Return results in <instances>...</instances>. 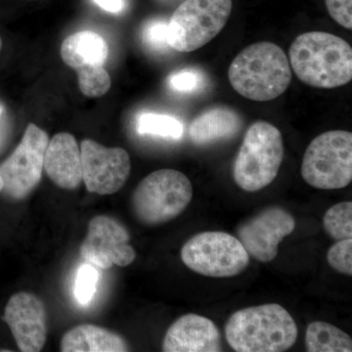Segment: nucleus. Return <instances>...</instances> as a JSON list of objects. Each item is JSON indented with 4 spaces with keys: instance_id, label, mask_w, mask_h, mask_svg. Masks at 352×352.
<instances>
[{
    "instance_id": "nucleus-17",
    "label": "nucleus",
    "mask_w": 352,
    "mask_h": 352,
    "mask_svg": "<svg viewBox=\"0 0 352 352\" xmlns=\"http://www.w3.org/2000/svg\"><path fill=\"white\" fill-rule=\"evenodd\" d=\"M243 126L239 113L228 107H214L200 113L189 127V136L197 146L212 144L237 135Z\"/></svg>"
},
{
    "instance_id": "nucleus-11",
    "label": "nucleus",
    "mask_w": 352,
    "mask_h": 352,
    "mask_svg": "<svg viewBox=\"0 0 352 352\" xmlns=\"http://www.w3.org/2000/svg\"><path fill=\"white\" fill-rule=\"evenodd\" d=\"M82 180L90 193L112 195L126 184L131 175L129 153L122 148H107L91 139L80 144Z\"/></svg>"
},
{
    "instance_id": "nucleus-22",
    "label": "nucleus",
    "mask_w": 352,
    "mask_h": 352,
    "mask_svg": "<svg viewBox=\"0 0 352 352\" xmlns=\"http://www.w3.org/2000/svg\"><path fill=\"white\" fill-rule=\"evenodd\" d=\"M205 74L201 69L187 68L175 72L168 78V85L171 90L179 94H193L206 85Z\"/></svg>"
},
{
    "instance_id": "nucleus-10",
    "label": "nucleus",
    "mask_w": 352,
    "mask_h": 352,
    "mask_svg": "<svg viewBox=\"0 0 352 352\" xmlns=\"http://www.w3.org/2000/svg\"><path fill=\"white\" fill-rule=\"evenodd\" d=\"M48 142L50 138L43 129L34 124H28L19 145L0 166L2 191L7 196L22 200L38 186Z\"/></svg>"
},
{
    "instance_id": "nucleus-4",
    "label": "nucleus",
    "mask_w": 352,
    "mask_h": 352,
    "mask_svg": "<svg viewBox=\"0 0 352 352\" xmlns=\"http://www.w3.org/2000/svg\"><path fill=\"white\" fill-rule=\"evenodd\" d=\"M285 155L283 136L267 122H254L245 132L233 166L236 184L258 192L274 182Z\"/></svg>"
},
{
    "instance_id": "nucleus-6",
    "label": "nucleus",
    "mask_w": 352,
    "mask_h": 352,
    "mask_svg": "<svg viewBox=\"0 0 352 352\" xmlns=\"http://www.w3.org/2000/svg\"><path fill=\"white\" fill-rule=\"evenodd\" d=\"M232 0H185L168 22V43L178 52H192L212 41L226 27Z\"/></svg>"
},
{
    "instance_id": "nucleus-20",
    "label": "nucleus",
    "mask_w": 352,
    "mask_h": 352,
    "mask_svg": "<svg viewBox=\"0 0 352 352\" xmlns=\"http://www.w3.org/2000/svg\"><path fill=\"white\" fill-rule=\"evenodd\" d=\"M136 131L141 135L157 136L176 140L182 138L184 126L179 120L173 116L142 113L136 120Z\"/></svg>"
},
{
    "instance_id": "nucleus-25",
    "label": "nucleus",
    "mask_w": 352,
    "mask_h": 352,
    "mask_svg": "<svg viewBox=\"0 0 352 352\" xmlns=\"http://www.w3.org/2000/svg\"><path fill=\"white\" fill-rule=\"evenodd\" d=\"M327 261L338 272L352 276V240L338 241L329 250Z\"/></svg>"
},
{
    "instance_id": "nucleus-14",
    "label": "nucleus",
    "mask_w": 352,
    "mask_h": 352,
    "mask_svg": "<svg viewBox=\"0 0 352 352\" xmlns=\"http://www.w3.org/2000/svg\"><path fill=\"white\" fill-rule=\"evenodd\" d=\"M3 320L21 351L38 352L43 349L47 338L46 311L38 296L25 292L11 296L4 310Z\"/></svg>"
},
{
    "instance_id": "nucleus-28",
    "label": "nucleus",
    "mask_w": 352,
    "mask_h": 352,
    "mask_svg": "<svg viewBox=\"0 0 352 352\" xmlns=\"http://www.w3.org/2000/svg\"><path fill=\"white\" fill-rule=\"evenodd\" d=\"M156 1L160 6L176 8V7L180 6L182 2H184L185 0H156Z\"/></svg>"
},
{
    "instance_id": "nucleus-9",
    "label": "nucleus",
    "mask_w": 352,
    "mask_h": 352,
    "mask_svg": "<svg viewBox=\"0 0 352 352\" xmlns=\"http://www.w3.org/2000/svg\"><path fill=\"white\" fill-rule=\"evenodd\" d=\"M60 54L64 63L78 74L83 95L97 98L110 90L112 80L105 69L109 46L100 34L90 31L71 34L62 43Z\"/></svg>"
},
{
    "instance_id": "nucleus-18",
    "label": "nucleus",
    "mask_w": 352,
    "mask_h": 352,
    "mask_svg": "<svg viewBox=\"0 0 352 352\" xmlns=\"http://www.w3.org/2000/svg\"><path fill=\"white\" fill-rule=\"evenodd\" d=\"M63 352H124L129 351L126 340L107 329L83 324L68 331L61 340Z\"/></svg>"
},
{
    "instance_id": "nucleus-31",
    "label": "nucleus",
    "mask_w": 352,
    "mask_h": 352,
    "mask_svg": "<svg viewBox=\"0 0 352 352\" xmlns=\"http://www.w3.org/2000/svg\"><path fill=\"white\" fill-rule=\"evenodd\" d=\"M1 111H2V110H1V107H0V113H1Z\"/></svg>"
},
{
    "instance_id": "nucleus-19",
    "label": "nucleus",
    "mask_w": 352,
    "mask_h": 352,
    "mask_svg": "<svg viewBox=\"0 0 352 352\" xmlns=\"http://www.w3.org/2000/svg\"><path fill=\"white\" fill-rule=\"evenodd\" d=\"M305 346L309 352H351L352 340L335 325L315 321L307 326Z\"/></svg>"
},
{
    "instance_id": "nucleus-26",
    "label": "nucleus",
    "mask_w": 352,
    "mask_h": 352,
    "mask_svg": "<svg viewBox=\"0 0 352 352\" xmlns=\"http://www.w3.org/2000/svg\"><path fill=\"white\" fill-rule=\"evenodd\" d=\"M331 17L347 30L352 29V0H325Z\"/></svg>"
},
{
    "instance_id": "nucleus-21",
    "label": "nucleus",
    "mask_w": 352,
    "mask_h": 352,
    "mask_svg": "<svg viewBox=\"0 0 352 352\" xmlns=\"http://www.w3.org/2000/svg\"><path fill=\"white\" fill-rule=\"evenodd\" d=\"M326 232L333 239L340 241L352 238V203L342 201L329 208L323 217Z\"/></svg>"
},
{
    "instance_id": "nucleus-30",
    "label": "nucleus",
    "mask_w": 352,
    "mask_h": 352,
    "mask_svg": "<svg viewBox=\"0 0 352 352\" xmlns=\"http://www.w3.org/2000/svg\"><path fill=\"white\" fill-rule=\"evenodd\" d=\"M1 46H2V41H1V38H0V50H1Z\"/></svg>"
},
{
    "instance_id": "nucleus-2",
    "label": "nucleus",
    "mask_w": 352,
    "mask_h": 352,
    "mask_svg": "<svg viewBox=\"0 0 352 352\" xmlns=\"http://www.w3.org/2000/svg\"><path fill=\"white\" fill-rule=\"evenodd\" d=\"M231 87L245 98L267 102L288 89L292 68L283 50L270 41L248 46L228 69Z\"/></svg>"
},
{
    "instance_id": "nucleus-29",
    "label": "nucleus",
    "mask_w": 352,
    "mask_h": 352,
    "mask_svg": "<svg viewBox=\"0 0 352 352\" xmlns=\"http://www.w3.org/2000/svg\"><path fill=\"white\" fill-rule=\"evenodd\" d=\"M2 188H3V182H2L1 177H0V192L2 191Z\"/></svg>"
},
{
    "instance_id": "nucleus-8",
    "label": "nucleus",
    "mask_w": 352,
    "mask_h": 352,
    "mask_svg": "<svg viewBox=\"0 0 352 352\" xmlns=\"http://www.w3.org/2000/svg\"><path fill=\"white\" fill-rule=\"evenodd\" d=\"M183 263L204 276H237L248 267L250 256L238 238L221 231H207L190 238L182 249Z\"/></svg>"
},
{
    "instance_id": "nucleus-24",
    "label": "nucleus",
    "mask_w": 352,
    "mask_h": 352,
    "mask_svg": "<svg viewBox=\"0 0 352 352\" xmlns=\"http://www.w3.org/2000/svg\"><path fill=\"white\" fill-rule=\"evenodd\" d=\"M143 43L149 50L157 53H164L170 50L168 43V22L156 19L150 21L142 31Z\"/></svg>"
},
{
    "instance_id": "nucleus-7",
    "label": "nucleus",
    "mask_w": 352,
    "mask_h": 352,
    "mask_svg": "<svg viewBox=\"0 0 352 352\" xmlns=\"http://www.w3.org/2000/svg\"><path fill=\"white\" fill-rule=\"evenodd\" d=\"M302 176L310 186L338 190L352 180V133L331 131L315 138L308 145L302 163Z\"/></svg>"
},
{
    "instance_id": "nucleus-3",
    "label": "nucleus",
    "mask_w": 352,
    "mask_h": 352,
    "mask_svg": "<svg viewBox=\"0 0 352 352\" xmlns=\"http://www.w3.org/2000/svg\"><path fill=\"white\" fill-rule=\"evenodd\" d=\"M226 338L237 352H282L298 339L292 315L277 303L238 310L228 319Z\"/></svg>"
},
{
    "instance_id": "nucleus-5",
    "label": "nucleus",
    "mask_w": 352,
    "mask_h": 352,
    "mask_svg": "<svg viewBox=\"0 0 352 352\" xmlns=\"http://www.w3.org/2000/svg\"><path fill=\"white\" fill-rule=\"evenodd\" d=\"M193 198V187L184 173L164 168L146 176L132 195V210L146 226H159L184 212Z\"/></svg>"
},
{
    "instance_id": "nucleus-1",
    "label": "nucleus",
    "mask_w": 352,
    "mask_h": 352,
    "mask_svg": "<svg viewBox=\"0 0 352 352\" xmlns=\"http://www.w3.org/2000/svg\"><path fill=\"white\" fill-rule=\"evenodd\" d=\"M289 66L305 85L336 88L352 80V50L344 39L324 32L300 34L289 50Z\"/></svg>"
},
{
    "instance_id": "nucleus-12",
    "label": "nucleus",
    "mask_w": 352,
    "mask_h": 352,
    "mask_svg": "<svg viewBox=\"0 0 352 352\" xmlns=\"http://www.w3.org/2000/svg\"><path fill=\"white\" fill-rule=\"evenodd\" d=\"M129 240V231L117 220L98 215L88 224L87 236L80 248V256L102 270L113 265L126 267L136 258Z\"/></svg>"
},
{
    "instance_id": "nucleus-16",
    "label": "nucleus",
    "mask_w": 352,
    "mask_h": 352,
    "mask_svg": "<svg viewBox=\"0 0 352 352\" xmlns=\"http://www.w3.org/2000/svg\"><path fill=\"white\" fill-rule=\"evenodd\" d=\"M43 168L60 188L74 190L82 182V157L76 138L67 132L53 136L44 154Z\"/></svg>"
},
{
    "instance_id": "nucleus-27",
    "label": "nucleus",
    "mask_w": 352,
    "mask_h": 352,
    "mask_svg": "<svg viewBox=\"0 0 352 352\" xmlns=\"http://www.w3.org/2000/svg\"><path fill=\"white\" fill-rule=\"evenodd\" d=\"M97 6L109 13L120 14L126 7L124 0H92Z\"/></svg>"
},
{
    "instance_id": "nucleus-23",
    "label": "nucleus",
    "mask_w": 352,
    "mask_h": 352,
    "mask_svg": "<svg viewBox=\"0 0 352 352\" xmlns=\"http://www.w3.org/2000/svg\"><path fill=\"white\" fill-rule=\"evenodd\" d=\"M98 279V271L90 264H83L78 270L74 294L80 305H87L91 302L92 298L96 293Z\"/></svg>"
},
{
    "instance_id": "nucleus-15",
    "label": "nucleus",
    "mask_w": 352,
    "mask_h": 352,
    "mask_svg": "<svg viewBox=\"0 0 352 352\" xmlns=\"http://www.w3.org/2000/svg\"><path fill=\"white\" fill-rule=\"evenodd\" d=\"M221 351V333L219 328L210 319L201 315H183L168 328L164 336V352Z\"/></svg>"
},
{
    "instance_id": "nucleus-13",
    "label": "nucleus",
    "mask_w": 352,
    "mask_h": 352,
    "mask_svg": "<svg viewBox=\"0 0 352 352\" xmlns=\"http://www.w3.org/2000/svg\"><path fill=\"white\" fill-rule=\"evenodd\" d=\"M296 220L282 208H270L252 217L238 228V240L249 256L270 263L276 258L278 247L295 231Z\"/></svg>"
}]
</instances>
